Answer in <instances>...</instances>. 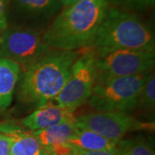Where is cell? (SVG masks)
Listing matches in <instances>:
<instances>
[{"mask_svg":"<svg viewBox=\"0 0 155 155\" xmlns=\"http://www.w3.org/2000/svg\"><path fill=\"white\" fill-rule=\"evenodd\" d=\"M109 5L108 0H81L67 6L47 28L42 40L54 50L91 48Z\"/></svg>","mask_w":155,"mask_h":155,"instance_id":"6da1fadb","label":"cell"},{"mask_svg":"<svg viewBox=\"0 0 155 155\" xmlns=\"http://www.w3.org/2000/svg\"><path fill=\"white\" fill-rule=\"evenodd\" d=\"M80 54L81 50L53 49L24 67L21 80L17 82L18 100L38 108L54 99L67 82L72 65Z\"/></svg>","mask_w":155,"mask_h":155,"instance_id":"7a4b0ae2","label":"cell"},{"mask_svg":"<svg viewBox=\"0 0 155 155\" xmlns=\"http://www.w3.org/2000/svg\"><path fill=\"white\" fill-rule=\"evenodd\" d=\"M154 34L136 15L109 8L90 48L96 54L121 49L154 51Z\"/></svg>","mask_w":155,"mask_h":155,"instance_id":"3957f363","label":"cell"},{"mask_svg":"<svg viewBox=\"0 0 155 155\" xmlns=\"http://www.w3.org/2000/svg\"><path fill=\"white\" fill-rule=\"evenodd\" d=\"M96 79L89 105L98 112H128L136 108L139 95L150 74Z\"/></svg>","mask_w":155,"mask_h":155,"instance_id":"277c9868","label":"cell"},{"mask_svg":"<svg viewBox=\"0 0 155 155\" xmlns=\"http://www.w3.org/2000/svg\"><path fill=\"white\" fill-rule=\"evenodd\" d=\"M97 79L96 55L91 48L83 52L73 63L67 82L57 95V104L72 111L87 102Z\"/></svg>","mask_w":155,"mask_h":155,"instance_id":"5b68a950","label":"cell"},{"mask_svg":"<svg viewBox=\"0 0 155 155\" xmlns=\"http://www.w3.org/2000/svg\"><path fill=\"white\" fill-rule=\"evenodd\" d=\"M97 78H120L152 72L154 51L121 49L96 54Z\"/></svg>","mask_w":155,"mask_h":155,"instance_id":"8992f818","label":"cell"},{"mask_svg":"<svg viewBox=\"0 0 155 155\" xmlns=\"http://www.w3.org/2000/svg\"><path fill=\"white\" fill-rule=\"evenodd\" d=\"M2 57L26 67L52 51V48L34 30L23 28H6L0 35Z\"/></svg>","mask_w":155,"mask_h":155,"instance_id":"52a82bcc","label":"cell"},{"mask_svg":"<svg viewBox=\"0 0 155 155\" xmlns=\"http://www.w3.org/2000/svg\"><path fill=\"white\" fill-rule=\"evenodd\" d=\"M76 125L79 129L91 130L116 144L127 133L144 127V123L127 112H95L77 118Z\"/></svg>","mask_w":155,"mask_h":155,"instance_id":"ba28073f","label":"cell"},{"mask_svg":"<svg viewBox=\"0 0 155 155\" xmlns=\"http://www.w3.org/2000/svg\"><path fill=\"white\" fill-rule=\"evenodd\" d=\"M74 111L72 110L52 103L36 108L27 117L23 118L22 124L31 131L44 129L47 127H53L61 123L74 122L76 123L77 118L75 117Z\"/></svg>","mask_w":155,"mask_h":155,"instance_id":"9c48e42d","label":"cell"},{"mask_svg":"<svg viewBox=\"0 0 155 155\" xmlns=\"http://www.w3.org/2000/svg\"><path fill=\"white\" fill-rule=\"evenodd\" d=\"M0 133L11 140V154L48 155L47 151L33 134L12 123H0Z\"/></svg>","mask_w":155,"mask_h":155,"instance_id":"30bf717a","label":"cell"},{"mask_svg":"<svg viewBox=\"0 0 155 155\" xmlns=\"http://www.w3.org/2000/svg\"><path fill=\"white\" fill-rule=\"evenodd\" d=\"M21 67L17 62L0 58V110L11 105L13 93L20 77Z\"/></svg>","mask_w":155,"mask_h":155,"instance_id":"8fae6325","label":"cell"},{"mask_svg":"<svg viewBox=\"0 0 155 155\" xmlns=\"http://www.w3.org/2000/svg\"><path fill=\"white\" fill-rule=\"evenodd\" d=\"M78 131L79 128L77 127L76 123L67 122L44 129L31 131V134L44 148H48L52 146L67 142Z\"/></svg>","mask_w":155,"mask_h":155,"instance_id":"7c38bea8","label":"cell"},{"mask_svg":"<svg viewBox=\"0 0 155 155\" xmlns=\"http://www.w3.org/2000/svg\"><path fill=\"white\" fill-rule=\"evenodd\" d=\"M73 147L85 151H103L116 148V143L98 134L86 129H79L67 141Z\"/></svg>","mask_w":155,"mask_h":155,"instance_id":"4fadbf2b","label":"cell"},{"mask_svg":"<svg viewBox=\"0 0 155 155\" xmlns=\"http://www.w3.org/2000/svg\"><path fill=\"white\" fill-rule=\"evenodd\" d=\"M116 147L122 155H154L151 147L142 140H121Z\"/></svg>","mask_w":155,"mask_h":155,"instance_id":"5bb4252c","label":"cell"},{"mask_svg":"<svg viewBox=\"0 0 155 155\" xmlns=\"http://www.w3.org/2000/svg\"><path fill=\"white\" fill-rule=\"evenodd\" d=\"M155 105V76L150 74L148 79L144 84L139 95L136 107H140L144 110L153 111Z\"/></svg>","mask_w":155,"mask_h":155,"instance_id":"9a60e30c","label":"cell"},{"mask_svg":"<svg viewBox=\"0 0 155 155\" xmlns=\"http://www.w3.org/2000/svg\"><path fill=\"white\" fill-rule=\"evenodd\" d=\"M113 5L127 11H140L154 5L155 0H108Z\"/></svg>","mask_w":155,"mask_h":155,"instance_id":"2e32d148","label":"cell"},{"mask_svg":"<svg viewBox=\"0 0 155 155\" xmlns=\"http://www.w3.org/2000/svg\"><path fill=\"white\" fill-rule=\"evenodd\" d=\"M20 5L30 11H40L49 5L51 0H17Z\"/></svg>","mask_w":155,"mask_h":155,"instance_id":"e0dca14e","label":"cell"},{"mask_svg":"<svg viewBox=\"0 0 155 155\" xmlns=\"http://www.w3.org/2000/svg\"><path fill=\"white\" fill-rule=\"evenodd\" d=\"M75 148V155H122L120 149L116 147V148L111 150H103V151H85V150Z\"/></svg>","mask_w":155,"mask_h":155,"instance_id":"ac0fdd59","label":"cell"},{"mask_svg":"<svg viewBox=\"0 0 155 155\" xmlns=\"http://www.w3.org/2000/svg\"><path fill=\"white\" fill-rule=\"evenodd\" d=\"M11 140L7 135L0 133V155H9L11 153Z\"/></svg>","mask_w":155,"mask_h":155,"instance_id":"d6986e66","label":"cell"},{"mask_svg":"<svg viewBox=\"0 0 155 155\" xmlns=\"http://www.w3.org/2000/svg\"><path fill=\"white\" fill-rule=\"evenodd\" d=\"M7 28L5 10V0H0V31L5 30Z\"/></svg>","mask_w":155,"mask_h":155,"instance_id":"ffe728a7","label":"cell"},{"mask_svg":"<svg viewBox=\"0 0 155 155\" xmlns=\"http://www.w3.org/2000/svg\"><path fill=\"white\" fill-rule=\"evenodd\" d=\"M61 3L67 7V6L72 5L73 4H75V3H78V2H79L81 0H61Z\"/></svg>","mask_w":155,"mask_h":155,"instance_id":"44dd1931","label":"cell"},{"mask_svg":"<svg viewBox=\"0 0 155 155\" xmlns=\"http://www.w3.org/2000/svg\"><path fill=\"white\" fill-rule=\"evenodd\" d=\"M0 58H3L2 57V53H1V49H0Z\"/></svg>","mask_w":155,"mask_h":155,"instance_id":"7402d4cb","label":"cell"},{"mask_svg":"<svg viewBox=\"0 0 155 155\" xmlns=\"http://www.w3.org/2000/svg\"><path fill=\"white\" fill-rule=\"evenodd\" d=\"M9 155H12V154H11V153H10V154H9Z\"/></svg>","mask_w":155,"mask_h":155,"instance_id":"603a6c76","label":"cell"}]
</instances>
